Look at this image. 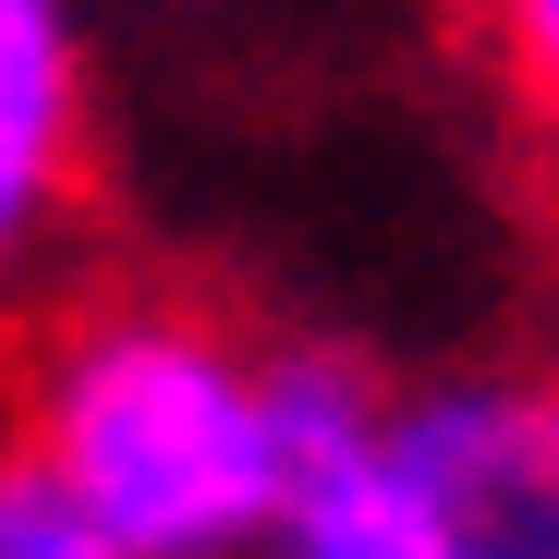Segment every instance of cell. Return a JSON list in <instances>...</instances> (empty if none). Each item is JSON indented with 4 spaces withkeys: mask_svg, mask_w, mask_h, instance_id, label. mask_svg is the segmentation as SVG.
I'll list each match as a JSON object with an SVG mask.
<instances>
[{
    "mask_svg": "<svg viewBox=\"0 0 559 559\" xmlns=\"http://www.w3.org/2000/svg\"><path fill=\"white\" fill-rule=\"evenodd\" d=\"M293 559H450V547L426 499L402 487L390 438H353V450L293 462Z\"/></svg>",
    "mask_w": 559,
    "mask_h": 559,
    "instance_id": "3",
    "label": "cell"
},
{
    "mask_svg": "<svg viewBox=\"0 0 559 559\" xmlns=\"http://www.w3.org/2000/svg\"><path fill=\"white\" fill-rule=\"evenodd\" d=\"M462 37H475L487 85L511 98L535 170L559 182V0H462Z\"/></svg>",
    "mask_w": 559,
    "mask_h": 559,
    "instance_id": "4",
    "label": "cell"
},
{
    "mask_svg": "<svg viewBox=\"0 0 559 559\" xmlns=\"http://www.w3.org/2000/svg\"><path fill=\"white\" fill-rule=\"evenodd\" d=\"M13 438H37L134 559H243L267 523H293L280 353L170 267L25 293Z\"/></svg>",
    "mask_w": 559,
    "mask_h": 559,
    "instance_id": "1",
    "label": "cell"
},
{
    "mask_svg": "<svg viewBox=\"0 0 559 559\" xmlns=\"http://www.w3.org/2000/svg\"><path fill=\"white\" fill-rule=\"evenodd\" d=\"M450 559H559V390H450L390 426Z\"/></svg>",
    "mask_w": 559,
    "mask_h": 559,
    "instance_id": "2",
    "label": "cell"
},
{
    "mask_svg": "<svg viewBox=\"0 0 559 559\" xmlns=\"http://www.w3.org/2000/svg\"><path fill=\"white\" fill-rule=\"evenodd\" d=\"M0 559H134L37 438H0Z\"/></svg>",
    "mask_w": 559,
    "mask_h": 559,
    "instance_id": "5",
    "label": "cell"
}]
</instances>
